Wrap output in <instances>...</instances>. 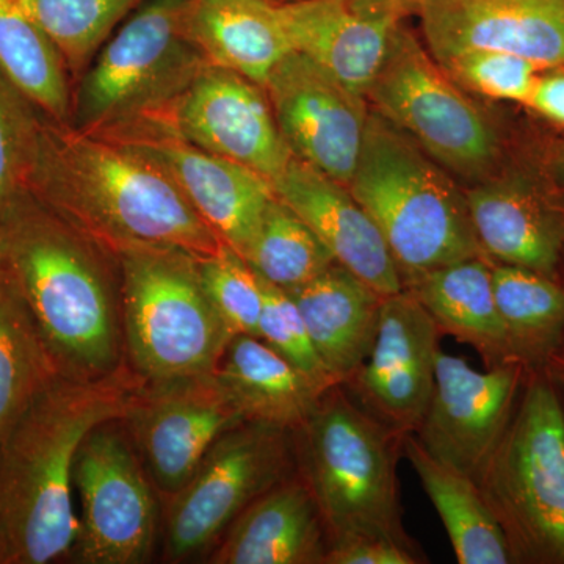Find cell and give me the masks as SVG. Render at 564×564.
<instances>
[{"label":"cell","instance_id":"6da1fadb","mask_svg":"<svg viewBox=\"0 0 564 564\" xmlns=\"http://www.w3.org/2000/svg\"><path fill=\"white\" fill-rule=\"evenodd\" d=\"M0 281L63 377L99 380L129 367L118 256L25 188L0 212Z\"/></svg>","mask_w":564,"mask_h":564},{"label":"cell","instance_id":"7a4b0ae2","mask_svg":"<svg viewBox=\"0 0 564 564\" xmlns=\"http://www.w3.org/2000/svg\"><path fill=\"white\" fill-rule=\"evenodd\" d=\"M24 188L117 254L132 245L203 259L223 247L165 170L139 151L32 110Z\"/></svg>","mask_w":564,"mask_h":564},{"label":"cell","instance_id":"3957f363","mask_svg":"<svg viewBox=\"0 0 564 564\" xmlns=\"http://www.w3.org/2000/svg\"><path fill=\"white\" fill-rule=\"evenodd\" d=\"M141 383L131 367L99 380L57 375L14 419L0 440V564L73 556L77 452L95 426L128 414Z\"/></svg>","mask_w":564,"mask_h":564},{"label":"cell","instance_id":"277c9868","mask_svg":"<svg viewBox=\"0 0 564 564\" xmlns=\"http://www.w3.org/2000/svg\"><path fill=\"white\" fill-rule=\"evenodd\" d=\"M347 187L377 223L402 276L485 258L466 195L377 111Z\"/></svg>","mask_w":564,"mask_h":564},{"label":"cell","instance_id":"5b68a950","mask_svg":"<svg viewBox=\"0 0 564 564\" xmlns=\"http://www.w3.org/2000/svg\"><path fill=\"white\" fill-rule=\"evenodd\" d=\"M404 434L352 400L343 384L323 393L313 414L293 430L296 473L310 486L329 534H380L417 544L403 524L397 464Z\"/></svg>","mask_w":564,"mask_h":564},{"label":"cell","instance_id":"8992f818","mask_svg":"<svg viewBox=\"0 0 564 564\" xmlns=\"http://www.w3.org/2000/svg\"><path fill=\"white\" fill-rule=\"evenodd\" d=\"M191 3L147 0L133 11L74 85L69 126L118 140L165 120L207 63L188 32Z\"/></svg>","mask_w":564,"mask_h":564},{"label":"cell","instance_id":"52a82bcc","mask_svg":"<svg viewBox=\"0 0 564 564\" xmlns=\"http://www.w3.org/2000/svg\"><path fill=\"white\" fill-rule=\"evenodd\" d=\"M117 256L132 372L144 383L215 372L234 336L204 289L198 258L158 245Z\"/></svg>","mask_w":564,"mask_h":564},{"label":"cell","instance_id":"ba28073f","mask_svg":"<svg viewBox=\"0 0 564 564\" xmlns=\"http://www.w3.org/2000/svg\"><path fill=\"white\" fill-rule=\"evenodd\" d=\"M477 485L513 563L564 564V410L544 378L530 380Z\"/></svg>","mask_w":564,"mask_h":564},{"label":"cell","instance_id":"9c48e42d","mask_svg":"<svg viewBox=\"0 0 564 564\" xmlns=\"http://www.w3.org/2000/svg\"><path fill=\"white\" fill-rule=\"evenodd\" d=\"M295 474L293 430L252 421L228 430L165 500L163 560L185 563L212 552L254 500Z\"/></svg>","mask_w":564,"mask_h":564},{"label":"cell","instance_id":"30bf717a","mask_svg":"<svg viewBox=\"0 0 564 564\" xmlns=\"http://www.w3.org/2000/svg\"><path fill=\"white\" fill-rule=\"evenodd\" d=\"M366 98L393 128L455 173L477 176L496 161L497 137L485 115L402 21Z\"/></svg>","mask_w":564,"mask_h":564},{"label":"cell","instance_id":"8fae6325","mask_svg":"<svg viewBox=\"0 0 564 564\" xmlns=\"http://www.w3.org/2000/svg\"><path fill=\"white\" fill-rule=\"evenodd\" d=\"M79 538L70 560L84 564L151 562L162 540L158 489L124 417L95 426L74 463Z\"/></svg>","mask_w":564,"mask_h":564},{"label":"cell","instance_id":"7c38bea8","mask_svg":"<svg viewBox=\"0 0 564 564\" xmlns=\"http://www.w3.org/2000/svg\"><path fill=\"white\" fill-rule=\"evenodd\" d=\"M124 421L165 502L187 484L212 445L245 417L217 373L210 372L143 381Z\"/></svg>","mask_w":564,"mask_h":564},{"label":"cell","instance_id":"4fadbf2b","mask_svg":"<svg viewBox=\"0 0 564 564\" xmlns=\"http://www.w3.org/2000/svg\"><path fill=\"white\" fill-rule=\"evenodd\" d=\"M263 88L292 158L348 185L369 120L366 96L296 51L274 66Z\"/></svg>","mask_w":564,"mask_h":564},{"label":"cell","instance_id":"5bb4252c","mask_svg":"<svg viewBox=\"0 0 564 564\" xmlns=\"http://www.w3.org/2000/svg\"><path fill=\"white\" fill-rule=\"evenodd\" d=\"M161 124L210 154L261 174L270 184L292 159L265 88L210 63L195 74Z\"/></svg>","mask_w":564,"mask_h":564},{"label":"cell","instance_id":"9a60e30c","mask_svg":"<svg viewBox=\"0 0 564 564\" xmlns=\"http://www.w3.org/2000/svg\"><path fill=\"white\" fill-rule=\"evenodd\" d=\"M521 380V362L480 372L441 350L432 399L414 436L434 458L477 481L513 417Z\"/></svg>","mask_w":564,"mask_h":564},{"label":"cell","instance_id":"2e32d148","mask_svg":"<svg viewBox=\"0 0 564 564\" xmlns=\"http://www.w3.org/2000/svg\"><path fill=\"white\" fill-rule=\"evenodd\" d=\"M441 334L411 293L384 296L372 351L344 388L389 429L415 433L432 399Z\"/></svg>","mask_w":564,"mask_h":564},{"label":"cell","instance_id":"e0dca14e","mask_svg":"<svg viewBox=\"0 0 564 564\" xmlns=\"http://www.w3.org/2000/svg\"><path fill=\"white\" fill-rule=\"evenodd\" d=\"M115 141L165 170L221 242L243 256L274 196L265 177L195 147L163 124L141 126Z\"/></svg>","mask_w":564,"mask_h":564},{"label":"cell","instance_id":"ac0fdd59","mask_svg":"<svg viewBox=\"0 0 564 564\" xmlns=\"http://www.w3.org/2000/svg\"><path fill=\"white\" fill-rule=\"evenodd\" d=\"M426 50L443 62L467 51L564 66V0H436L419 13Z\"/></svg>","mask_w":564,"mask_h":564},{"label":"cell","instance_id":"d6986e66","mask_svg":"<svg viewBox=\"0 0 564 564\" xmlns=\"http://www.w3.org/2000/svg\"><path fill=\"white\" fill-rule=\"evenodd\" d=\"M272 187L339 265L383 296L403 291L402 274L383 234L347 185L292 158Z\"/></svg>","mask_w":564,"mask_h":564},{"label":"cell","instance_id":"ffe728a7","mask_svg":"<svg viewBox=\"0 0 564 564\" xmlns=\"http://www.w3.org/2000/svg\"><path fill=\"white\" fill-rule=\"evenodd\" d=\"M329 534L299 473L254 500L210 552L214 564H325Z\"/></svg>","mask_w":564,"mask_h":564},{"label":"cell","instance_id":"44dd1931","mask_svg":"<svg viewBox=\"0 0 564 564\" xmlns=\"http://www.w3.org/2000/svg\"><path fill=\"white\" fill-rule=\"evenodd\" d=\"M278 9L293 51L366 96L400 21L364 17L350 0H299Z\"/></svg>","mask_w":564,"mask_h":564},{"label":"cell","instance_id":"7402d4cb","mask_svg":"<svg viewBox=\"0 0 564 564\" xmlns=\"http://www.w3.org/2000/svg\"><path fill=\"white\" fill-rule=\"evenodd\" d=\"M288 293L322 361L345 383L372 351L384 296L339 263Z\"/></svg>","mask_w":564,"mask_h":564},{"label":"cell","instance_id":"603a6c76","mask_svg":"<svg viewBox=\"0 0 564 564\" xmlns=\"http://www.w3.org/2000/svg\"><path fill=\"white\" fill-rule=\"evenodd\" d=\"M402 282L403 291L425 307L441 333L473 347L484 359L486 369L519 362L497 310L492 267L485 258L404 274Z\"/></svg>","mask_w":564,"mask_h":564},{"label":"cell","instance_id":"cb8c5ba5","mask_svg":"<svg viewBox=\"0 0 564 564\" xmlns=\"http://www.w3.org/2000/svg\"><path fill=\"white\" fill-rule=\"evenodd\" d=\"M466 198L485 256L545 276L554 273L564 226L540 196L518 184H486Z\"/></svg>","mask_w":564,"mask_h":564},{"label":"cell","instance_id":"d4e9b609","mask_svg":"<svg viewBox=\"0 0 564 564\" xmlns=\"http://www.w3.org/2000/svg\"><path fill=\"white\" fill-rule=\"evenodd\" d=\"M188 32L207 63L262 87L293 51L280 9L269 0H192Z\"/></svg>","mask_w":564,"mask_h":564},{"label":"cell","instance_id":"484cf974","mask_svg":"<svg viewBox=\"0 0 564 564\" xmlns=\"http://www.w3.org/2000/svg\"><path fill=\"white\" fill-rule=\"evenodd\" d=\"M218 380L245 421L295 430L321 402L322 389L261 337H232L217 370Z\"/></svg>","mask_w":564,"mask_h":564},{"label":"cell","instance_id":"4316f807","mask_svg":"<svg viewBox=\"0 0 564 564\" xmlns=\"http://www.w3.org/2000/svg\"><path fill=\"white\" fill-rule=\"evenodd\" d=\"M403 456L440 514L459 564L513 563L502 527L469 475L441 463L414 434H404Z\"/></svg>","mask_w":564,"mask_h":564},{"label":"cell","instance_id":"83f0119b","mask_svg":"<svg viewBox=\"0 0 564 564\" xmlns=\"http://www.w3.org/2000/svg\"><path fill=\"white\" fill-rule=\"evenodd\" d=\"M0 74L43 117L70 124L68 68L24 0H0Z\"/></svg>","mask_w":564,"mask_h":564},{"label":"cell","instance_id":"f1b7e54d","mask_svg":"<svg viewBox=\"0 0 564 564\" xmlns=\"http://www.w3.org/2000/svg\"><path fill=\"white\" fill-rule=\"evenodd\" d=\"M494 296L516 361L554 351L564 333V292L551 276L522 267H492Z\"/></svg>","mask_w":564,"mask_h":564},{"label":"cell","instance_id":"f546056e","mask_svg":"<svg viewBox=\"0 0 564 564\" xmlns=\"http://www.w3.org/2000/svg\"><path fill=\"white\" fill-rule=\"evenodd\" d=\"M242 258L263 281L291 292L337 263L317 236L276 195L267 204Z\"/></svg>","mask_w":564,"mask_h":564},{"label":"cell","instance_id":"4dcf8cb0","mask_svg":"<svg viewBox=\"0 0 564 564\" xmlns=\"http://www.w3.org/2000/svg\"><path fill=\"white\" fill-rule=\"evenodd\" d=\"M57 375L31 317L0 281V440L33 397Z\"/></svg>","mask_w":564,"mask_h":564},{"label":"cell","instance_id":"1f68e13d","mask_svg":"<svg viewBox=\"0 0 564 564\" xmlns=\"http://www.w3.org/2000/svg\"><path fill=\"white\" fill-rule=\"evenodd\" d=\"M147 0H24L76 85L117 25Z\"/></svg>","mask_w":564,"mask_h":564},{"label":"cell","instance_id":"d6a6232c","mask_svg":"<svg viewBox=\"0 0 564 564\" xmlns=\"http://www.w3.org/2000/svg\"><path fill=\"white\" fill-rule=\"evenodd\" d=\"M198 267L204 289L232 336H258L263 292L250 263L225 243L215 254L198 259Z\"/></svg>","mask_w":564,"mask_h":564},{"label":"cell","instance_id":"836d02e7","mask_svg":"<svg viewBox=\"0 0 564 564\" xmlns=\"http://www.w3.org/2000/svg\"><path fill=\"white\" fill-rule=\"evenodd\" d=\"M259 280L262 284L263 307L258 337L322 389L340 384L315 350L306 323L292 296L276 285L263 281L262 278Z\"/></svg>","mask_w":564,"mask_h":564},{"label":"cell","instance_id":"e575fe53","mask_svg":"<svg viewBox=\"0 0 564 564\" xmlns=\"http://www.w3.org/2000/svg\"><path fill=\"white\" fill-rule=\"evenodd\" d=\"M437 63L459 87L485 98L519 104L527 102L541 73L533 62L497 51H467Z\"/></svg>","mask_w":564,"mask_h":564},{"label":"cell","instance_id":"d590c367","mask_svg":"<svg viewBox=\"0 0 564 564\" xmlns=\"http://www.w3.org/2000/svg\"><path fill=\"white\" fill-rule=\"evenodd\" d=\"M32 110L0 74V212L24 191L25 141Z\"/></svg>","mask_w":564,"mask_h":564},{"label":"cell","instance_id":"8d00e7d4","mask_svg":"<svg viewBox=\"0 0 564 564\" xmlns=\"http://www.w3.org/2000/svg\"><path fill=\"white\" fill-rule=\"evenodd\" d=\"M429 563L417 544H404L380 534H352L329 543L325 564Z\"/></svg>","mask_w":564,"mask_h":564},{"label":"cell","instance_id":"74e56055","mask_svg":"<svg viewBox=\"0 0 564 564\" xmlns=\"http://www.w3.org/2000/svg\"><path fill=\"white\" fill-rule=\"evenodd\" d=\"M525 106L544 120L564 128V66L547 68L538 74Z\"/></svg>","mask_w":564,"mask_h":564},{"label":"cell","instance_id":"f35d334b","mask_svg":"<svg viewBox=\"0 0 564 564\" xmlns=\"http://www.w3.org/2000/svg\"><path fill=\"white\" fill-rule=\"evenodd\" d=\"M433 2L436 0H350L352 9L364 17L392 21H402L406 14H419Z\"/></svg>","mask_w":564,"mask_h":564},{"label":"cell","instance_id":"ab89813d","mask_svg":"<svg viewBox=\"0 0 564 564\" xmlns=\"http://www.w3.org/2000/svg\"><path fill=\"white\" fill-rule=\"evenodd\" d=\"M273 6L280 7L285 6V3L299 2V0H269Z\"/></svg>","mask_w":564,"mask_h":564}]
</instances>
